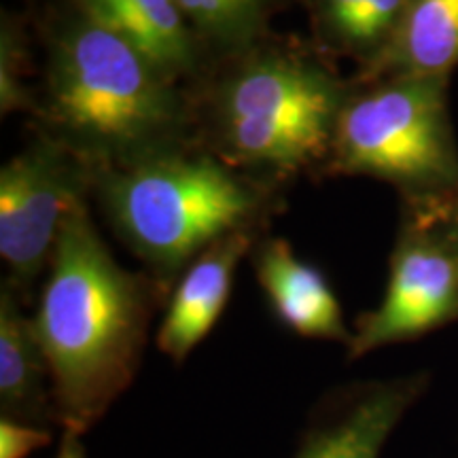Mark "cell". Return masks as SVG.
<instances>
[{"instance_id":"cell-13","label":"cell","mask_w":458,"mask_h":458,"mask_svg":"<svg viewBox=\"0 0 458 458\" xmlns=\"http://www.w3.org/2000/svg\"><path fill=\"white\" fill-rule=\"evenodd\" d=\"M458 68V0H405L403 13L377 60L352 81L386 77L450 79Z\"/></svg>"},{"instance_id":"cell-1","label":"cell","mask_w":458,"mask_h":458,"mask_svg":"<svg viewBox=\"0 0 458 458\" xmlns=\"http://www.w3.org/2000/svg\"><path fill=\"white\" fill-rule=\"evenodd\" d=\"M168 293L151 274L125 270L96 229L89 204L74 206L34 314L64 431L88 433L128 391Z\"/></svg>"},{"instance_id":"cell-9","label":"cell","mask_w":458,"mask_h":458,"mask_svg":"<svg viewBox=\"0 0 458 458\" xmlns=\"http://www.w3.org/2000/svg\"><path fill=\"white\" fill-rule=\"evenodd\" d=\"M257 242V227L227 233L202 250L174 283L157 329V348L176 365L213 331L232 295L240 261Z\"/></svg>"},{"instance_id":"cell-2","label":"cell","mask_w":458,"mask_h":458,"mask_svg":"<svg viewBox=\"0 0 458 458\" xmlns=\"http://www.w3.org/2000/svg\"><path fill=\"white\" fill-rule=\"evenodd\" d=\"M34 117L96 176L198 145L191 94L134 45L66 3L45 24Z\"/></svg>"},{"instance_id":"cell-12","label":"cell","mask_w":458,"mask_h":458,"mask_svg":"<svg viewBox=\"0 0 458 458\" xmlns=\"http://www.w3.org/2000/svg\"><path fill=\"white\" fill-rule=\"evenodd\" d=\"M7 283L0 286V410L3 418L45 427L55 420L49 365L34 317Z\"/></svg>"},{"instance_id":"cell-16","label":"cell","mask_w":458,"mask_h":458,"mask_svg":"<svg viewBox=\"0 0 458 458\" xmlns=\"http://www.w3.org/2000/svg\"><path fill=\"white\" fill-rule=\"evenodd\" d=\"M32 55L26 24L20 15H0V114H37L38 91L30 85Z\"/></svg>"},{"instance_id":"cell-19","label":"cell","mask_w":458,"mask_h":458,"mask_svg":"<svg viewBox=\"0 0 458 458\" xmlns=\"http://www.w3.org/2000/svg\"><path fill=\"white\" fill-rule=\"evenodd\" d=\"M55 458H88L85 456V448L81 444V435L64 431L60 442V450H57Z\"/></svg>"},{"instance_id":"cell-14","label":"cell","mask_w":458,"mask_h":458,"mask_svg":"<svg viewBox=\"0 0 458 458\" xmlns=\"http://www.w3.org/2000/svg\"><path fill=\"white\" fill-rule=\"evenodd\" d=\"M405 0H306L317 47L329 57H351L365 71L385 54Z\"/></svg>"},{"instance_id":"cell-6","label":"cell","mask_w":458,"mask_h":458,"mask_svg":"<svg viewBox=\"0 0 458 458\" xmlns=\"http://www.w3.org/2000/svg\"><path fill=\"white\" fill-rule=\"evenodd\" d=\"M96 170L54 136L38 134L0 170V257L28 303L74 206L94 196Z\"/></svg>"},{"instance_id":"cell-11","label":"cell","mask_w":458,"mask_h":458,"mask_svg":"<svg viewBox=\"0 0 458 458\" xmlns=\"http://www.w3.org/2000/svg\"><path fill=\"white\" fill-rule=\"evenodd\" d=\"M142 51L172 81L198 83L208 55L172 0H62Z\"/></svg>"},{"instance_id":"cell-7","label":"cell","mask_w":458,"mask_h":458,"mask_svg":"<svg viewBox=\"0 0 458 458\" xmlns=\"http://www.w3.org/2000/svg\"><path fill=\"white\" fill-rule=\"evenodd\" d=\"M445 199L403 202L385 297L359 317L346 346L351 359L458 320V253L444 225Z\"/></svg>"},{"instance_id":"cell-18","label":"cell","mask_w":458,"mask_h":458,"mask_svg":"<svg viewBox=\"0 0 458 458\" xmlns=\"http://www.w3.org/2000/svg\"><path fill=\"white\" fill-rule=\"evenodd\" d=\"M444 225L458 253V196L448 198L444 202Z\"/></svg>"},{"instance_id":"cell-5","label":"cell","mask_w":458,"mask_h":458,"mask_svg":"<svg viewBox=\"0 0 458 458\" xmlns=\"http://www.w3.org/2000/svg\"><path fill=\"white\" fill-rule=\"evenodd\" d=\"M448 88L450 79L428 77L352 81L323 174L391 182L403 202L458 196Z\"/></svg>"},{"instance_id":"cell-17","label":"cell","mask_w":458,"mask_h":458,"mask_svg":"<svg viewBox=\"0 0 458 458\" xmlns=\"http://www.w3.org/2000/svg\"><path fill=\"white\" fill-rule=\"evenodd\" d=\"M51 442V433L43 427L3 418L0 420V458H28L34 450Z\"/></svg>"},{"instance_id":"cell-15","label":"cell","mask_w":458,"mask_h":458,"mask_svg":"<svg viewBox=\"0 0 458 458\" xmlns=\"http://www.w3.org/2000/svg\"><path fill=\"white\" fill-rule=\"evenodd\" d=\"M208 60H223L270 37L289 0H172Z\"/></svg>"},{"instance_id":"cell-20","label":"cell","mask_w":458,"mask_h":458,"mask_svg":"<svg viewBox=\"0 0 458 458\" xmlns=\"http://www.w3.org/2000/svg\"><path fill=\"white\" fill-rule=\"evenodd\" d=\"M303 3H306V0H303Z\"/></svg>"},{"instance_id":"cell-10","label":"cell","mask_w":458,"mask_h":458,"mask_svg":"<svg viewBox=\"0 0 458 458\" xmlns=\"http://www.w3.org/2000/svg\"><path fill=\"white\" fill-rule=\"evenodd\" d=\"M253 270L280 325L308 340L351 342L334 286L314 263L303 261L284 238L259 240Z\"/></svg>"},{"instance_id":"cell-3","label":"cell","mask_w":458,"mask_h":458,"mask_svg":"<svg viewBox=\"0 0 458 458\" xmlns=\"http://www.w3.org/2000/svg\"><path fill=\"white\" fill-rule=\"evenodd\" d=\"M191 96L198 145L250 179L278 185L323 172L352 81L317 45L266 37L215 60Z\"/></svg>"},{"instance_id":"cell-8","label":"cell","mask_w":458,"mask_h":458,"mask_svg":"<svg viewBox=\"0 0 458 458\" xmlns=\"http://www.w3.org/2000/svg\"><path fill=\"white\" fill-rule=\"evenodd\" d=\"M425 385V376H410L331 393L314 411L295 458H377Z\"/></svg>"},{"instance_id":"cell-4","label":"cell","mask_w":458,"mask_h":458,"mask_svg":"<svg viewBox=\"0 0 458 458\" xmlns=\"http://www.w3.org/2000/svg\"><path fill=\"white\" fill-rule=\"evenodd\" d=\"M272 191L199 145L98 172L94 185L108 225L168 291L216 240L259 227Z\"/></svg>"}]
</instances>
